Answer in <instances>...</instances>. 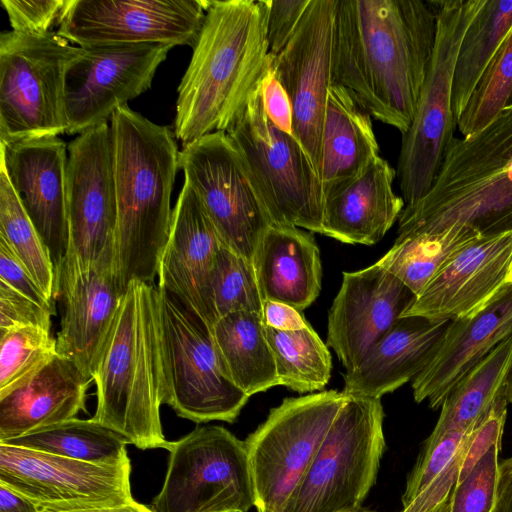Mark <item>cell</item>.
<instances>
[{"mask_svg":"<svg viewBox=\"0 0 512 512\" xmlns=\"http://www.w3.org/2000/svg\"><path fill=\"white\" fill-rule=\"evenodd\" d=\"M436 30L435 0H339L332 80L403 135L417 110Z\"/></svg>","mask_w":512,"mask_h":512,"instance_id":"1","label":"cell"},{"mask_svg":"<svg viewBox=\"0 0 512 512\" xmlns=\"http://www.w3.org/2000/svg\"><path fill=\"white\" fill-rule=\"evenodd\" d=\"M117 226L112 272L124 294L133 280L153 283L167 243L179 151L174 133L128 105L110 120Z\"/></svg>","mask_w":512,"mask_h":512,"instance_id":"2","label":"cell"},{"mask_svg":"<svg viewBox=\"0 0 512 512\" xmlns=\"http://www.w3.org/2000/svg\"><path fill=\"white\" fill-rule=\"evenodd\" d=\"M265 0L211 1L178 87L174 135L183 147L226 131L270 66Z\"/></svg>","mask_w":512,"mask_h":512,"instance_id":"3","label":"cell"},{"mask_svg":"<svg viewBox=\"0 0 512 512\" xmlns=\"http://www.w3.org/2000/svg\"><path fill=\"white\" fill-rule=\"evenodd\" d=\"M93 381V420L139 449L168 450L160 408L166 385L158 287L138 280L122 295Z\"/></svg>","mask_w":512,"mask_h":512,"instance_id":"4","label":"cell"},{"mask_svg":"<svg viewBox=\"0 0 512 512\" xmlns=\"http://www.w3.org/2000/svg\"><path fill=\"white\" fill-rule=\"evenodd\" d=\"M450 228L512 231V99L473 138L451 139L428 192L402 210L397 238Z\"/></svg>","mask_w":512,"mask_h":512,"instance_id":"5","label":"cell"},{"mask_svg":"<svg viewBox=\"0 0 512 512\" xmlns=\"http://www.w3.org/2000/svg\"><path fill=\"white\" fill-rule=\"evenodd\" d=\"M381 398L348 396L283 512H351L374 485L385 450Z\"/></svg>","mask_w":512,"mask_h":512,"instance_id":"6","label":"cell"},{"mask_svg":"<svg viewBox=\"0 0 512 512\" xmlns=\"http://www.w3.org/2000/svg\"><path fill=\"white\" fill-rule=\"evenodd\" d=\"M225 132L237 147L272 224L322 234L320 178L295 136L280 130L267 116L260 85Z\"/></svg>","mask_w":512,"mask_h":512,"instance_id":"7","label":"cell"},{"mask_svg":"<svg viewBox=\"0 0 512 512\" xmlns=\"http://www.w3.org/2000/svg\"><path fill=\"white\" fill-rule=\"evenodd\" d=\"M486 0H435V45L417 110L402 135L396 176L405 205L430 189L456 128L452 110L453 76L458 51L469 25Z\"/></svg>","mask_w":512,"mask_h":512,"instance_id":"8","label":"cell"},{"mask_svg":"<svg viewBox=\"0 0 512 512\" xmlns=\"http://www.w3.org/2000/svg\"><path fill=\"white\" fill-rule=\"evenodd\" d=\"M53 31L0 35V142L58 136L66 132L64 78L79 53Z\"/></svg>","mask_w":512,"mask_h":512,"instance_id":"9","label":"cell"},{"mask_svg":"<svg viewBox=\"0 0 512 512\" xmlns=\"http://www.w3.org/2000/svg\"><path fill=\"white\" fill-rule=\"evenodd\" d=\"M165 404L195 423H233L249 396L229 377L211 329L178 298L158 288Z\"/></svg>","mask_w":512,"mask_h":512,"instance_id":"10","label":"cell"},{"mask_svg":"<svg viewBox=\"0 0 512 512\" xmlns=\"http://www.w3.org/2000/svg\"><path fill=\"white\" fill-rule=\"evenodd\" d=\"M346 399L337 390L286 398L246 438L257 512H283Z\"/></svg>","mask_w":512,"mask_h":512,"instance_id":"11","label":"cell"},{"mask_svg":"<svg viewBox=\"0 0 512 512\" xmlns=\"http://www.w3.org/2000/svg\"><path fill=\"white\" fill-rule=\"evenodd\" d=\"M152 512H248L255 491L245 441L222 426H199L168 448Z\"/></svg>","mask_w":512,"mask_h":512,"instance_id":"12","label":"cell"},{"mask_svg":"<svg viewBox=\"0 0 512 512\" xmlns=\"http://www.w3.org/2000/svg\"><path fill=\"white\" fill-rule=\"evenodd\" d=\"M178 166L224 246L253 263L272 222L229 135L215 131L184 146Z\"/></svg>","mask_w":512,"mask_h":512,"instance_id":"13","label":"cell"},{"mask_svg":"<svg viewBox=\"0 0 512 512\" xmlns=\"http://www.w3.org/2000/svg\"><path fill=\"white\" fill-rule=\"evenodd\" d=\"M66 196L69 242L56 281L61 274L112 264L117 203L108 122L79 134L68 145Z\"/></svg>","mask_w":512,"mask_h":512,"instance_id":"14","label":"cell"},{"mask_svg":"<svg viewBox=\"0 0 512 512\" xmlns=\"http://www.w3.org/2000/svg\"><path fill=\"white\" fill-rule=\"evenodd\" d=\"M208 0H67L58 30L79 47L165 44L194 46Z\"/></svg>","mask_w":512,"mask_h":512,"instance_id":"15","label":"cell"},{"mask_svg":"<svg viewBox=\"0 0 512 512\" xmlns=\"http://www.w3.org/2000/svg\"><path fill=\"white\" fill-rule=\"evenodd\" d=\"M130 460L99 465L0 443V484L41 512L121 506L134 501Z\"/></svg>","mask_w":512,"mask_h":512,"instance_id":"16","label":"cell"},{"mask_svg":"<svg viewBox=\"0 0 512 512\" xmlns=\"http://www.w3.org/2000/svg\"><path fill=\"white\" fill-rule=\"evenodd\" d=\"M173 46L132 44L80 47L67 66L64 107L68 134L99 125L150 89Z\"/></svg>","mask_w":512,"mask_h":512,"instance_id":"17","label":"cell"},{"mask_svg":"<svg viewBox=\"0 0 512 512\" xmlns=\"http://www.w3.org/2000/svg\"><path fill=\"white\" fill-rule=\"evenodd\" d=\"M339 0H311L295 33L271 66L292 106L294 136L318 174L321 132L332 80V47Z\"/></svg>","mask_w":512,"mask_h":512,"instance_id":"18","label":"cell"},{"mask_svg":"<svg viewBox=\"0 0 512 512\" xmlns=\"http://www.w3.org/2000/svg\"><path fill=\"white\" fill-rule=\"evenodd\" d=\"M511 260L512 231L474 237L447 259L401 317L453 321L478 311L506 284Z\"/></svg>","mask_w":512,"mask_h":512,"instance_id":"19","label":"cell"},{"mask_svg":"<svg viewBox=\"0 0 512 512\" xmlns=\"http://www.w3.org/2000/svg\"><path fill=\"white\" fill-rule=\"evenodd\" d=\"M415 295L377 263L344 272L328 313L327 346L346 372L395 325Z\"/></svg>","mask_w":512,"mask_h":512,"instance_id":"20","label":"cell"},{"mask_svg":"<svg viewBox=\"0 0 512 512\" xmlns=\"http://www.w3.org/2000/svg\"><path fill=\"white\" fill-rule=\"evenodd\" d=\"M0 151V166L47 246L57 276L69 242L66 196L68 146L58 136H52L0 142Z\"/></svg>","mask_w":512,"mask_h":512,"instance_id":"21","label":"cell"},{"mask_svg":"<svg viewBox=\"0 0 512 512\" xmlns=\"http://www.w3.org/2000/svg\"><path fill=\"white\" fill-rule=\"evenodd\" d=\"M224 245L188 182H184L172 212L171 228L162 251L157 287L178 298L212 329L217 321L212 281Z\"/></svg>","mask_w":512,"mask_h":512,"instance_id":"22","label":"cell"},{"mask_svg":"<svg viewBox=\"0 0 512 512\" xmlns=\"http://www.w3.org/2000/svg\"><path fill=\"white\" fill-rule=\"evenodd\" d=\"M512 335V284L481 309L450 321L427 366L412 380L415 402L442 406L457 382L498 344Z\"/></svg>","mask_w":512,"mask_h":512,"instance_id":"23","label":"cell"},{"mask_svg":"<svg viewBox=\"0 0 512 512\" xmlns=\"http://www.w3.org/2000/svg\"><path fill=\"white\" fill-rule=\"evenodd\" d=\"M56 292L64 302L56 337L57 353L93 379L123 295L115 282L112 264H102L86 272L61 274L57 277Z\"/></svg>","mask_w":512,"mask_h":512,"instance_id":"24","label":"cell"},{"mask_svg":"<svg viewBox=\"0 0 512 512\" xmlns=\"http://www.w3.org/2000/svg\"><path fill=\"white\" fill-rule=\"evenodd\" d=\"M395 169L381 156L324 192L322 234L347 244L378 243L405 207L393 190Z\"/></svg>","mask_w":512,"mask_h":512,"instance_id":"25","label":"cell"},{"mask_svg":"<svg viewBox=\"0 0 512 512\" xmlns=\"http://www.w3.org/2000/svg\"><path fill=\"white\" fill-rule=\"evenodd\" d=\"M93 379L57 354L9 391L0 394V443L75 418L85 411Z\"/></svg>","mask_w":512,"mask_h":512,"instance_id":"26","label":"cell"},{"mask_svg":"<svg viewBox=\"0 0 512 512\" xmlns=\"http://www.w3.org/2000/svg\"><path fill=\"white\" fill-rule=\"evenodd\" d=\"M450 321L401 317L344 375L348 396L381 398L412 381L430 362Z\"/></svg>","mask_w":512,"mask_h":512,"instance_id":"27","label":"cell"},{"mask_svg":"<svg viewBox=\"0 0 512 512\" xmlns=\"http://www.w3.org/2000/svg\"><path fill=\"white\" fill-rule=\"evenodd\" d=\"M253 265L263 300L283 302L302 311L319 295L322 267L318 245L310 232L271 224Z\"/></svg>","mask_w":512,"mask_h":512,"instance_id":"28","label":"cell"},{"mask_svg":"<svg viewBox=\"0 0 512 512\" xmlns=\"http://www.w3.org/2000/svg\"><path fill=\"white\" fill-rule=\"evenodd\" d=\"M379 155L371 115L344 86L327 92L318 176L324 192L360 173Z\"/></svg>","mask_w":512,"mask_h":512,"instance_id":"29","label":"cell"},{"mask_svg":"<svg viewBox=\"0 0 512 512\" xmlns=\"http://www.w3.org/2000/svg\"><path fill=\"white\" fill-rule=\"evenodd\" d=\"M211 334L229 377L249 397L279 385L261 314H227L215 322Z\"/></svg>","mask_w":512,"mask_h":512,"instance_id":"30","label":"cell"},{"mask_svg":"<svg viewBox=\"0 0 512 512\" xmlns=\"http://www.w3.org/2000/svg\"><path fill=\"white\" fill-rule=\"evenodd\" d=\"M512 368V335L472 367L445 398L432 431H471L487 416L500 395Z\"/></svg>","mask_w":512,"mask_h":512,"instance_id":"31","label":"cell"},{"mask_svg":"<svg viewBox=\"0 0 512 512\" xmlns=\"http://www.w3.org/2000/svg\"><path fill=\"white\" fill-rule=\"evenodd\" d=\"M512 29V1L486 0L462 39L453 76L455 124L488 64Z\"/></svg>","mask_w":512,"mask_h":512,"instance_id":"32","label":"cell"},{"mask_svg":"<svg viewBox=\"0 0 512 512\" xmlns=\"http://www.w3.org/2000/svg\"><path fill=\"white\" fill-rule=\"evenodd\" d=\"M4 444L99 465L129 461V442L95 420L72 418Z\"/></svg>","mask_w":512,"mask_h":512,"instance_id":"33","label":"cell"},{"mask_svg":"<svg viewBox=\"0 0 512 512\" xmlns=\"http://www.w3.org/2000/svg\"><path fill=\"white\" fill-rule=\"evenodd\" d=\"M264 328L279 385L298 393L324 389L331 377L332 359L327 345L312 327L296 331Z\"/></svg>","mask_w":512,"mask_h":512,"instance_id":"34","label":"cell"},{"mask_svg":"<svg viewBox=\"0 0 512 512\" xmlns=\"http://www.w3.org/2000/svg\"><path fill=\"white\" fill-rule=\"evenodd\" d=\"M478 235L468 229L450 228L435 234L396 238L376 263L417 296L447 259Z\"/></svg>","mask_w":512,"mask_h":512,"instance_id":"35","label":"cell"},{"mask_svg":"<svg viewBox=\"0 0 512 512\" xmlns=\"http://www.w3.org/2000/svg\"><path fill=\"white\" fill-rule=\"evenodd\" d=\"M0 238L5 240L44 293L53 300L56 270L51 254L1 166Z\"/></svg>","mask_w":512,"mask_h":512,"instance_id":"36","label":"cell"},{"mask_svg":"<svg viewBox=\"0 0 512 512\" xmlns=\"http://www.w3.org/2000/svg\"><path fill=\"white\" fill-rule=\"evenodd\" d=\"M512 99V29L488 64L456 121L462 138L490 125Z\"/></svg>","mask_w":512,"mask_h":512,"instance_id":"37","label":"cell"},{"mask_svg":"<svg viewBox=\"0 0 512 512\" xmlns=\"http://www.w3.org/2000/svg\"><path fill=\"white\" fill-rule=\"evenodd\" d=\"M57 353L50 330L22 326L0 332V394L20 384Z\"/></svg>","mask_w":512,"mask_h":512,"instance_id":"38","label":"cell"},{"mask_svg":"<svg viewBox=\"0 0 512 512\" xmlns=\"http://www.w3.org/2000/svg\"><path fill=\"white\" fill-rule=\"evenodd\" d=\"M212 292L218 319L238 311L262 313L263 298L253 263L224 245L218 254Z\"/></svg>","mask_w":512,"mask_h":512,"instance_id":"39","label":"cell"},{"mask_svg":"<svg viewBox=\"0 0 512 512\" xmlns=\"http://www.w3.org/2000/svg\"><path fill=\"white\" fill-rule=\"evenodd\" d=\"M473 430H449L440 434L431 432L407 479L402 496L403 507L455 461L467 445Z\"/></svg>","mask_w":512,"mask_h":512,"instance_id":"40","label":"cell"},{"mask_svg":"<svg viewBox=\"0 0 512 512\" xmlns=\"http://www.w3.org/2000/svg\"><path fill=\"white\" fill-rule=\"evenodd\" d=\"M500 450L492 445L456 487L449 512H498Z\"/></svg>","mask_w":512,"mask_h":512,"instance_id":"41","label":"cell"},{"mask_svg":"<svg viewBox=\"0 0 512 512\" xmlns=\"http://www.w3.org/2000/svg\"><path fill=\"white\" fill-rule=\"evenodd\" d=\"M67 0H2L12 31L45 35L59 25Z\"/></svg>","mask_w":512,"mask_h":512,"instance_id":"42","label":"cell"},{"mask_svg":"<svg viewBox=\"0 0 512 512\" xmlns=\"http://www.w3.org/2000/svg\"><path fill=\"white\" fill-rule=\"evenodd\" d=\"M53 314L54 311L0 281V332L22 326H38L50 330Z\"/></svg>","mask_w":512,"mask_h":512,"instance_id":"43","label":"cell"},{"mask_svg":"<svg viewBox=\"0 0 512 512\" xmlns=\"http://www.w3.org/2000/svg\"><path fill=\"white\" fill-rule=\"evenodd\" d=\"M311 0H265L266 37L269 56L274 58L295 33Z\"/></svg>","mask_w":512,"mask_h":512,"instance_id":"44","label":"cell"},{"mask_svg":"<svg viewBox=\"0 0 512 512\" xmlns=\"http://www.w3.org/2000/svg\"><path fill=\"white\" fill-rule=\"evenodd\" d=\"M0 281L10 285L41 306L55 312L53 300L44 293L24 264L2 238H0Z\"/></svg>","mask_w":512,"mask_h":512,"instance_id":"45","label":"cell"},{"mask_svg":"<svg viewBox=\"0 0 512 512\" xmlns=\"http://www.w3.org/2000/svg\"><path fill=\"white\" fill-rule=\"evenodd\" d=\"M260 86L263 106L269 119L280 130L294 136L291 102L271 66V62L261 80Z\"/></svg>","mask_w":512,"mask_h":512,"instance_id":"46","label":"cell"},{"mask_svg":"<svg viewBox=\"0 0 512 512\" xmlns=\"http://www.w3.org/2000/svg\"><path fill=\"white\" fill-rule=\"evenodd\" d=\"M261 317L265 326L279 331H296L310 326L300 310L279 301L263 300Z\"/></svg>","mask_w":512,"mask_h":512,"instance_id":"47","label":"cell"},{"mask_svg":"<svg viewBox=\"0 0 512 512\" xmlns=\"http://www.w3.org/2000/svg\"><path fill=\"white\" fill-rule=\"evenodd\" d=\"M0 512H41L40 509L24 496L9 487L0 484Z\"/></svg>","mask_w":512,"mask_h":512,"instance_id":"48","label":"cell"},{"mask_svg":"<svg viewBox=\"0 0 512 512\" xmlns=\"http://www.w3.org/2000/svg\"><path fill=\"white\" fill-rule=\"evenodd\" d=\"M498 512H512V457L499 463Z\"/></svg>","mask_w":512,"mask_h":512,"instance_id":"49","label":"cell"},{"mask_svg":"<svg viewBox=\"0 0 512 512\" xmlns=\"http://www.w3.org/2000/svg\"><path fill=\"white\" fill-rule=\"evenodd\" d=\"M65 512H152V510L149 507L140 504L134 500L131 503L121 506L83 509Z\"/></svg>","mask_w":512,"mask_h":512,"instance_id":"50","label":"cell"},{"mask_svg":"<svg viewBox=\"0 0 512 512\" xmlns=\"http://www.w3.org/2000/svg\"><path fill=\"white\" fill-rule=\"evenodd\" d=\"M504 394L507 401L512 404V368L505 384Z\"/></svg>","mask_w":512,"mask_h":512,"instance_id":"51","label":"cell"},{"mask_svg":"<svg viewBox=\"0 0 512 512\" xmlns=\"http://www.w3.org/2000/svg\"><path fill=\"white\" fill-rule=\"evenodd\" d=\"M506 283L512 284V260H511V263H510V266H509V270H508V274H507V277H506Z\"/></svg>","mask_w":512,"mask_h":512,"instance_id":"52","label":"cell"},{"mask_svg":"<svg viewBox=\"0 0 512 512\" xmlns=\"http://www.w3.org/2000/svg\"><path fill=\"white\" fill-rule=\"evenodd\" d=\"M351 512H375V511L368 510V509H364V508L362 507V508H360L359 510L351 511Z\"/></svg>","mask_w":512,"mask_h":512,"instance_id":"53","label":"cell"}]
</instances>
